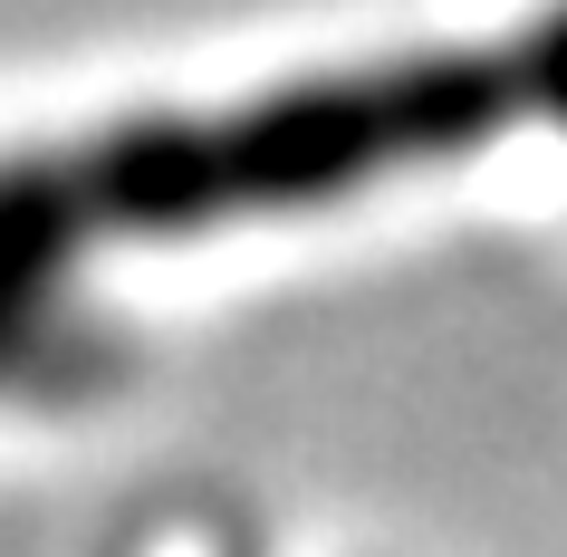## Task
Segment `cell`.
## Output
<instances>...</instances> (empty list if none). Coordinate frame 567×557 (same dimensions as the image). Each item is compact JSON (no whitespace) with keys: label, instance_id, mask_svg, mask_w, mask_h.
Returning a JSON list of instances; mask_svg holds the SVG:
<instances>
[{"label":"cell","instance_id":"6da1fadb","mask_svg":"<svg viewBox=\"0 0 567 557\" xmlns=\"http://www.w3.org/2000/svg\"><path fill=\"white\" fill-rule=\"evenodd\" d=\"M509 135H567V0L509 39H443L318 68L240 106H145L0 154V394L59 384L87 347L96 260L240 221L365 203Z\"/></svg>","mask_w":567,"mask_h":557}]
</instances>
